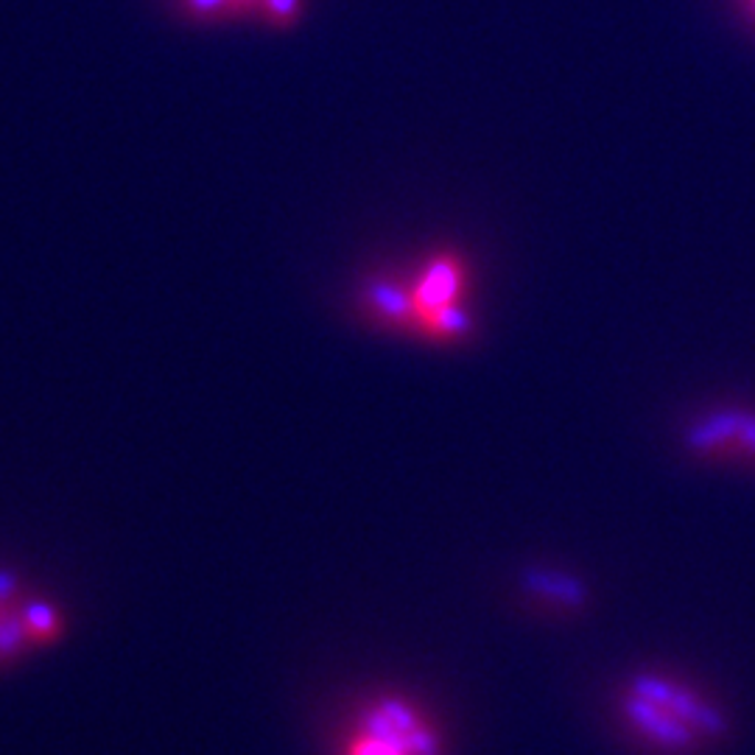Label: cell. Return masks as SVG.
Masks as SVG:
<instances>
[{"mask_svg":"<svg viewBox=\"0 0 755 755\" xmlns=\"http://www.w3.org/2000/svg\"><path fill=\"white\" fill-rule=\"evenodd\" d=\"M621 716L644 744L663 753H689L725 731L711 700L663 674H641L627 685Z\"/></svg>","mask_w":755,"mask_h":755,"instance_id":"cell-1","label":"cell"},{"mask_svg":"<svg viewBox=\"0 0 755 755\" xmlns=\"http://www.w3.org/2000/svg\"><path fill=\"white\" fill-rule=\"evenodd\" d=\"M348 755H439V738L412 705L378 700L355 722Z\"/></svg>","mask_w":755,"mask_h":755,"instance_id":"cell-2","label":"cell"},{"mask_svg":"<svg viewBox=\"0 0 755 755\" xmlns=\"http://www.w3.org/2000/svg\"><path fill=\"white\" fill-rule=\"evenodd\" d=\"M468 288V266L456 255H437L423 266L417 280L408 286L414 306V333L423 330L428 319L437 313L461 308L459 300Z\"/></svg>","mask_w":755,"mask_h":755,"instance_id":"cell-3","label":"cell"},{"mask_svg":"<svg viewBox=\"0 0 755 755\" xmlns=\"http://www.w3.org/2000/svg\"><path fill=\"white\" fill-rule=\"evenodd\" d=\"M364 313L386 330H414V306L408 286L395 280H372L361 294Z\"/></svg>","mask_w":755,"mask_h":755,"instance_id":"cell-4","label":"cell"},{"mask_svg":"<svg viewBox=\"0 0 755 755\" xmlns=\"http://www.w3.org/2000/svg\"><path fill=\"white\" fill-rule=\"evenodd\" d=\"M177 9L196 23H224L233 20V0H177Z\"/></svg>","mask_w":755,"mask_h":755,"instance_id":"cell-5","label":"cell"},{"mask_svg":"<svg viewBox=\"0 0 755 755\" xmlns=\"http://www.w3.org/2000/svg\"><path fill=\"white\" fill-rule=\"evenodd\" d=\"M302 14V0H260L258 18L272 29H291Z\"/></svg>","mask_w":755,"mask_h":755,"instance_id":"cell-6","label":"cell"},{"mask_svg":"<svg viewBox=\"0 0 755 755\" xmlns=\"http://www.w3.org/2000/svg\"><path fill=\"white\" fill-rule=\"evenodd\" d=\"M260 0H233L235 18H258Z\"/></svg>","mask_w":755,"mask_h":755,"instance_id":"cell-7","label":"cell"},{"mask_svg":"<svg viewBox=\"0 0 755 755\" xmlns=\"http://www.w3.org/2000/svg\"><path fill=\"white\" fill-rule=\"evenodd\" d=\"M749 7H753V12H755V0H749Z\"/></svg>","mask_w":755,"mask_h":755,"instance_id":"cell-8","label":"cell"}]
</instances>
